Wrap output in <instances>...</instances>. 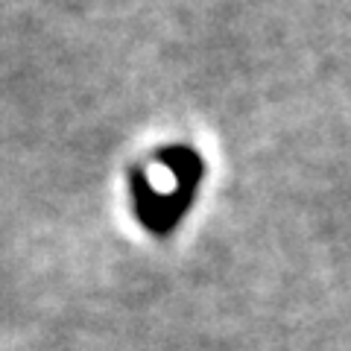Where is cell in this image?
Returning a JSON list of instances; mask_svg holds the SVG:
<instances>
[{
	"mask_svg": "<svg viewBox=\"0 0 351 351\" xmlns=\"http://www.w3.org/2000/svg\"><path fill=\"white\" fill-rule=\"evenodd\" d=\"M158 158L164 161V167H170L176 176V191L173 193H158L149 188L147 176L141 170H132V199H135L138 219L144 223L152 234L167 237L176 223L191 211L196 188L205 173V161L199 152H193L191 147H167L158 152Z\"/></svg>",
	"mask_w": 351,
	"mask_h": 351,
	"instance_id": "cell-1",
	"label": "cell"
}]
</instances>
